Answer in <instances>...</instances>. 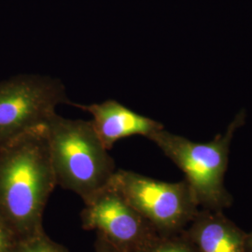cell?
Masks as SVG:
<instances>
[{"mask_svg":"<svg viewBox=\"0 0 252 252\" xmlns=\"http://www.w3.org/2000/svg\"><path fill=\"white\" fill-rule=\"evenodd\" d=\"M62 81L34 74L0 82V148L45 127L59 105L70 104Z\"/></svg>","mask_w":252,"mask_h":252,"instance_id":"5b68a950","label":"cell"},{"mask_svg":"<svg viewBox=\"0 0 252 252\" xmlns=\"http://www.w3.org/2000/svg\"><path fill=\"white\" fill-rule=\"evenodd\" d=\"M81 226L122 252H136L157 233L110 183L83 200Z\"/></svg>","mask_w":252,"mask_h":252,"instance_id":"8992f818","label":"cell"},{"mask_svg":"<svg viewBox=\"0 0 252 252\" xmlns=\"http://www.w3.org/2000/svg\"><path fill=\"white\" fill-rule=\"evenodd\" d=\"M183 232L199 252H248V233L221 210L200 208Z\"/></svg>","mask_w":252,"mask_h":252,"instance_id":"ba28073f","label":"cell"},{"mask_svg":"<svg viewBox=\"0 0 252 252\" xmlns=\"http://www.w3.org/2000/svg\"><path fill=\"white\" fill-rule=\"evenodd\" d=\"M45 130L57 186L85 200L109 184L116 164L91 121L56 113Z\"/></svg>","mask_w":252,"mask_h":252,"instance_id":"7a4b0ae2","label":"cell"},{"mask_svg":"<svg viewBox=\"0 0 252 252\" xmlns=\"http://www.w3.org/2000/svg\"><path fill=\"white\" fill-rule=\"evenodd\" d=\"M247 248H248V252H252V231L251 233H248Z\"/></svg>","mask_w":252,"mask_h":252,"instance_id":"4fadbf2b","label":"cell"},{"mask_svg":"<svg viewBox=\"0 0 252 252\" xmlns=\"http://www.w3.org/2000/svg\"><path fill=\"white\" fill-rule=\"evenodd\" d=\"M45 129L0 148V218L16 241L44 232L46 205L57 186Z\"/></svg>","mask_w":252,"mask_h":252,"instance_id":"6da1fadb","label":"cell"},{"mask_svg":"<svg viewBox=\"0 0 252 252\" xmlns=\"http://www.w3.org/2000/svg\"><path fill=\"white\" fill-rule=\"evenodd\" d=\"M69 105L90 113L93 117L91 123L108 151L121 139L132 135H143L149 138L153 133L163 128L162 124L135 113L115 100L90 105L70 102Z\"/></svg>","mask_w":252,"mask_h":252,"instance_id":"52a82bcc","label":"cell"},{"mask_svg":"<svg viewBox=\"0 0 252 252\" xmlns=\"http://www.w3.org/2000/svg\"><path fill=\"white\" fill-rule=\"evenodd\" d=\"M15 242L14 235L0 218V252H11Z\"/></svg>","mask_w":252,"mask_h":252,"instance_id":"8fae6325","label":"cell"},{"mask_svg":"<svg viewBox=\"0 0 252 252\" xmlns=\"http://www.w3.org/2000/svg\"><path fill=\"white\" fill-rule=\"evenodd\" d=\"M158 234L183 232L200 207L188 182H164L128 170H116L109 182Z\"/></svg>","mask_w":252,"mask_h":252,"instance_id":"277c9868","label":"cell"},{"mask_svg":"<svg viewBox=\"0 0 252 252\" xmlns=\"http://www.w3.org/2000/svg\"><path fill=\"white\" fill-rule=\"evenodd\" d=\"M94 252H122L116 249L112 244L109 243L100 234H96V239L94 242Z\"/></svg>","mask_w":252,"mask_h":252,"instance_id":"7c38bea8","label":"cell"},{"mask_svg":"<svg viewBox=\"0 0 252 252\" xmlns=\"http://www.w3.org/2000/svg\"><path fill=\"white\" fill-rule=\"evenodd\" d=\"M136 252H199L196 247L184 234H157Z\"/></svg>","mask_w":252,"mask_h":252,"instance_id":"9c48e42d","label":"cell"},{"mask_svg":"<svg viewBox=\"0 0 252 252\" xmlns=\"http://www.w3.org/2000/svg\"><path fill=\"white\" fill-rule=\"evenodd\" d=\"M11 252H69L61 244L54 241L44 232L27 239L16 241Z\"/></svg>","mask_w":252,"mask_h":252,"instance_id":"30bf717a","label":"cell"},{"mask_svg":"<svg viewBox=\"0 0 252 252\" xmlns=\"http://www.w3.org/2000/svg\"><path fill=\"white\" fill-rule=\"evenodd\" d=\"M240 124L241 118H236L223 135L207 143L193 142L163 128L149 136L184 173L200 208L223 211L233 204L224 176L231 141Z\"/></svg>","mask_w":252,"mask_h":252,"instance_id":"3957f363","label":"cell"}]
</instances>
